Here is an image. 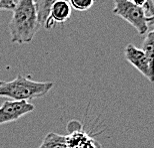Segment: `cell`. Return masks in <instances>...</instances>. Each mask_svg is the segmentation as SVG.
Masks as SVG:
<instances>
[{"instance_id":"4fadbf2b","label":"cell","mask_w":154,"mask_h":148,"mask_svg":"<svg viewBox=\"0 0 154 148\" xmlns=\"http://www.w3.org/2000/svg\"><path fill=\"white\" fill-rule=\"evenodd\" d=\"M2 84H3V82H2V81H0V86H1Z\"/></svg>"},{"instance_id":"8992f818","label":"cell","mask_w":154,"mask_h":148,"mask_svg":"<svg viewBox=\"0 0 154 148\" xmlns=\"http://www.w3.org/2000/svg\"><path fill=\"white\" fill-rule=\"evenodd\" d=\"M71 11L72 8L68 1L60 0L55 2L49 9L47 18L43 24V27L50 30L57 25H62L71 17Z\"/></svg>"},{"instance_id":"6da1fadb","label":"cell","mask_w":154,"mask_h":148,"mask_svg":"<svg viewBox=\"0 0 154 148\" xmlns=\"http://www.w3.org/2000/svg\"><path fill=\"white\" fill-rule=\"evenodd\" d=\"M40 26L34 0H19L9 22L11 42L19 45L30 43Z\"/></svg>"},{"instance_id":"8fae6325","label":"cell","mask_w":154,"mask_h":148,"mask_svg":"<svg viewBox=\"0 0 154 148\" xmlns=\"http://www.w3.org/2000/svg\"><path fill=\"white\" fill-rule=\"evenodd\" d=\"M16 6V2L14 0H0V10L13 11Z\"/></svg>"},{"instance_id":"5b68a950","label":"cell","mask_w":154,"mask_h":148,"mask_svg":"<svg viewBox=\"0 0 154 148\" xmlns=\"http://www.w3.org/2000/svg\"><path fill=\"white\" fill-rule=\"evenodd\" d=\"M124 57L131 66H133L140 74H142L150 83H153L148 61L141 49L137 48L133 44H128L124 49Z\"/></svg>"},{"instance_id":"277c9868","label":"cell","mask_w":154,"mask_h":148,"mask_svg":"<svg viewBox=\"0 0 154 148\" xmlns=\"http://www.w3.org/2000/svg\"><path fill=\"white\" fill-rule=\"evenodd\" d=\"M34 104L25 100H6L0 106V125L13 122L20 119L22 116L33 112Z\"/></svg>"},{"instance_id":"ba28073f","label":"cell","mask_w":154,"mask_h":148,"mask_svg":"<svg viewBox=\"0 0 154 148\" xmlns=\"http://www.w3.org/2000/svg\"><path fill=\"white\" fill-rule=\"evenodd\" d=\"M39 148H67L66 136L50 132L44 137Z\"/></svg>"},{"instance_id":"9c48e42d","label":"cell","mask_w":154,"mask_h":148,"mask_svg":"<svg viewBox=\"0 0 154 148\" xmlns=\"http://www.w3.org/2000/svg\"><path fill=\"white\" fill-rule=\"evenodd\" d=\"M57 1H60V0H34L36 10H37L38 14L39 23L41 26H43L46 18H47L49 9H50L52 4H54ZM65 1H68V0H65Z\"/></svg>"},{"instance_id":"30bf717a","label":"cell","mask_w":154,"mask_h":148,"mask_svg":"<svg viewBox=\"0 0 154 148\" xmlns=\"http://www.w3.org/2000/svg\"><path fill=\"white\" fill-rule=\"evenodd\" d=\"M68 3L71 8L77 11H86L89 10L94 4V0H68Z\"/></svg>"},{"instance_id":"7c38bea8","label":"cell","mask_w":154,"mask_h":148,"mask_svg":"<svg viewBox=\"0 0 154 148\" xmlns=\"http://www.w3.org/2000/svg\"><path fill=\"white\" fill-rule=\"evenodd\" d=\"M147 23H148L149 28L154 29V15H152L151 17H148V19H147Z\"/></svg>"},{"instance_id":"52a82bcc","label":"cell","mask_w":154,"mask_h":148,"mask_svg":"<svg viewBox=\"0 0 154 148\" xmlns=\"http://www.w3.org/2000/svg\"><path fill=\"white\" fill-rule=\"evenodd\" d=\"M141 50L145 54L147 61H148L150 72H151V76L154 83V29L150 30L146 33Z\"/></svg>"},{"instance_id":"5bb4252c","label":"cell","mask_w":154,"mask_h":148,"mask_svg":"<svg viewBox=\"0 0 154 148\" xmlns=\"http://www.w3.org/2000/svg\"><path fill=\"white\" fill-rule=\"evenodd\" d=\"M14 1H15V2H16V3H17L18 1H19V0H14Z\"/></svg>"},{"instance_id":"3957f363","label":"cell","mask_w":154,"mask_h":148,"mask_svg":"<svg viewBox=\"0 0 154 148\" xmlns=\"http://www.w3.org/2000/svg\"><path fill=\"white\" fill-rule=\"evenodd\" d=\"M113 14L129 23L139 35H145L149 31L145 12L142 8L135 5L131 0H113Z\"/></svg>"},{"instance_id":"7a4b0ae2","label":"cell","mask_w":154,"mask_h":148,"mask_svg":"<svg viewBox=\"0 0 154 148\" xmlns=\"http://www.w3.org/2000/svg\"><path fill=\"white\" fill-rule=\"evenodd\" d=\"M52 82H35L28 77L18 75L13 81L3 82L0 86V97H10L13 100H31L47 94L53 88Z\"/></svg>"}]
</instances>
